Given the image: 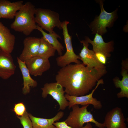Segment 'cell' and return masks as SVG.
Returning a JSON list of instances; mask_svg holds the SVG:
<instances>
[{"instance_id":"1","label":"cell","mask_w":128,"mask_h":128,"mask_svg":"<svg viewBox=\"0 0 128 128\" xmlns=\"http://www.w3.org/2000/svg\"><path fill=\"white\" fill-rule=\"evenodd\" d=\"M107 72L106 68H91L83 63L70 64L61 68L55 76L56 82L72 96L86 95Z\"/></svg>"},{"instance_id":"2","label":"cell","mask_w":128,"mask_h":128,"mask_svg":"<svg viewBox=\"0 0 128 128\" xmlns=\"http://www.w3.org/2000/svg\"><path fill=\"white\" fill-rule=\"evenodd\" d=\"M36 9L30 2L23 4L16 14L14 21L10 25V28L26 36L29 35L33 30L37 29L35 19Z\"/></svg>"},{"instance_id":"3","label":"cell","mask_w":128,"mask_h":128,"mask_svg":"<svg viewBox=\"0 0 128 128\" xmlns=\"http://www.w3.org/2000/svg\"><path fill=\"white\" fill-rule=\"evenodd\" d=\"M89 105H83L81 107L78 105L72 106V110L64 121L66 123L73 128H81L83 127L85 123H92L98 128H105L104 123L96 121L91 112L87 110Z\"/></svg>"},{"instance_id":"4","label":"cell","mask_w":128,"mask_h":128,"mask_svg":"<svg viewBox=\"0 0 128 128\" xmlns=\"http://www.w3.org/2000/svg\"><path fill=\"white\" fill-rule=\"evenodd\" d=\"M35 19L38 25L49 33H53L55 27L62 29V22L59 19V14L56 12L48 9L36 8Z\"/></svg>"},{"instance_id":"5","label":"cell","mask_w":128,"mask_h":128,"mask_svg":"<svg viewBox=\"0 0 128 128\" xmlns=\"http://www.w3.org/2000/svg\"><path fill=\"white\" fill-rule=\"evenodd\" d=\"M69 23V21L65 20L62 22L61 24L66 51L64 54L57 57L56 59L57 65L61 68L65 66L72 63L75 64L81 63L78 60L80 59V56L75 53L73 49L72 37L69 33L67 27Z\"/></svg>"},{"instance_id":"6","label":"cell","mask_w":128,"mask_h":128,"mask_svg":"<svg viewBox=\"0 0 128 128\" xmlns=\"http://www.w3.org/2000/svg\"><path fill=\"white\" fill-rule=\"evenodd\" d=\"M101 12L99 15L96 18L90 25L93 33H97L102 35L107 32L106 28L112 26L116 20V10L111 13L106 11L103 7L102 0L98 1Z\"/></svg>"},{"instance_id":"7","label":"cell","mask_w":128,"mask_h":128,"mask_svg":"<svg viewBox=\"0 0 128 128\" xmlns=\"http://www.w3.org/2000/svg\"><path fill=\"white\" fill-rule=\"evenodd\" d=\"M41 89L43 98L49 95L58 102L59 105V110H64L68 107L69 102L64 96L65 92L64 87L57 82L46 83Z\"/></svg>"},{"instance_id":"8","label":"cell","mask_w":128,"mask_h":128,"mask_svg":"<svg viewBox=\"0 0 128 128\" xmlns=\"http://www.w3.org/2000/svg\"><path fill=\"white\" fill-rule=\"evenodd\" d=\"M103 79H101L97 82L95 88L88 95L79 96H74L64 95L65 98L69 102L68 108L70 110L73 105H92L95 109L100 110L102 107V105L101 101L93 97V94L96 90L100 84H104Z\"/></svg>"},{"instance_id":"9","label":"cell","mask_w":128,"mask_h":128,"mask_svg":"<svg viewBox=\"0 0 128 128\" xmlns=\"http://www.w3.org/2000/svg\"><path fill=\"white\" fill-rule=\"evenodd\" d=\"M30 74L34 76H41L49 70L51 64L48 59L36 56L24 61Z\"/></svg>"},{"instance_id":"10","label":"cell","mask_w":128,"mask_h":128,"mask_svg":"<svg viewBox=\"0 0 128 128\" xmlns=\"http://www.w3.org/2000/svg\"><path fill=\"white\" fill-rule=\"evenodd\" d=\"M125 120L121 109L116 107L107 113L103 123L105 128H127Z\"/></svg>"},{"instance_id":"11","label":"cell","mask_w":128,"mask_h":128,"mask_svg":"<svg viewBox=\"0 0 128 128\" xmlns=\"http://www.w3.org/2000/svg\"><path fill=\"white\" fill-rule=\"evenodd\" d=\"M80 42L82 44L83 47L81 50L79 56L80 59L83 62L82 63L91 68H106L104 65L98 61L94 51L88 49V43L85 40L80 41Z\"/></svg>"},{"instance_id":"12","label":"cell","mask_w":128,"mask_h":128,"mask_svg":"<svg viewBox=\"0 0 128 128\" xmlns=\"http://www.w3.org/2000/svg\"><path fill=\"white\" fill-rule=\"evenodd\" d=\"M40 39L33 37H29L23 41L24 48L18 57L21 60H26L37 56L40 46Z\"/></svg>"},{"instance_id":"13","label":"cell","mask_w":128,"mask_h":128,"mask_svg":"<svg viewBox=\"0 0 128 128\" xmlns=\"http://www.w3.org/2000/svg\"><path fill=\"white\" fill-rule=\"evenodd\" d=\"M85 40L88 43L92 44L93 50L95 53H101L104 55L107 58L110 57V53L114 49V43L113 41L105 42L104 41L101 35L97 33L96 34L93 41L87 37H85Z\"/></svg>"},{"instance_id":"14","label":"cell","mask_w":128,"mask_h":128,"mask_svg":"<svg viewBox=\"0 0 128 128\" xmlns=\"http://www.w3.org/2000/svg\"><path fill=\"white\" fill-rule=\"evenodd\" d=\"M128 60L122 61L121 63L122 69L121 74L122 76L120 80L117 77H115L113 79L114 84L117 88L121 89L120 91L117 93L118 98L126 97L128 98Z\"/></svg>"},{"instance_id":"15","label":"cell","mask_w":128,"mask_h":128,"mask_svg":"<svg viewBox=\"0 0 128 128\" xmlns=\"http://www.w3.org/2000/svg\"><path fill=\"white\" fill-rule=\"evenodd\" d=\"M16 68L10 54L0 52V77L8 79L14 74Z\"/></svg>"},{"instance_id":"16","label":"cell","mask_w":128,"mask_h":128,"mask_svg":"<svg viewBox=\"0 0 128 128\" xmlns=\"http://www.w3.org/2000/svg\"><path fill=\"white\" fill-rule=\"evenodd\" d=\"M15 40L14 35L0 21V48L2 51L11 54L14 49Z\"/></svg>"},{"instance_id":"17","label":"cell","mask_w":128,"mask_h":128,"mask_svg":"<svg viewBox=\"0 0 128 128\" xmlns=\"http://www.w3.org/2000/svg\"><path fill=\"white\" fill-rule=\"evenodd\" d=\"M23 4L22 1L11 2L8 0H0V18H13Z\"/></svg>"},{"instance_id":"18","label":"cell","mask_w":128,"mask_h":128,"mask_svg":"<svg viewBox=\"0 0 128 128\" xmlns=\"http://www.w3.org/2000/svg\"><path fill=\"white\" fill-rule=\"evenodd\" d=\"M28 114L32 122L33 128H55L53 123L62 118L64 113L60 111L55 116L49 119L37 117L30 114Z\"/></svg>"},{"instance_id":"19","label":"cell","mask_w":128,"mask_h":128,"mask_svg":"<svg viewBox=\"0 0 128 128\" xmlns=\"http://www.w3.org/2000/svg\"><path fill=\"white\" fill-rule=\"evenodd\" d=\"M17 59L23 80V87L22 88L23 93V94L25 95L30 92V87L33 88L37 87V82L31 77L25 62L21 60L18 57L17 58Z\"/></svg>"},{"instance_id":"20","label":"cell","mask_w":128,"mask_h":128,"mask_svg":"<svg viewBox=\"0 0 128 128\" xmlns=\"http://www.w3.org/2000/svg\"><path fill=\"white\" fill-rule=\"evenodd\" d=\"M37 29L41 33L43 38L53 46L57 51L58 55L59 56L62 55L64 47L57 39L58 38L61 39V37L54 31L52 34L46 32L37 25Z\"/></svg>"},{"instance_id":"21","label":"cell","mask_w":128,"mask_h":128,"mask_svg":"<svg viewBox=\"0 0 128 128\" xmlns=\"http://www.w3.org/2000/svg\"><path fill=\"white\" fill-rule=\"evenodd\" d=\"M37 56L45 59L54 56L56 51L54 47L42 37Z\"/></svg>"},{"instance_id":"22","label":"cell","mask_w":128,"mask_h":128,"mask_svg":"<svg viewBox=\"0 0 128 128\" xmlns=\"http://www.w3.org/2000/svg\"><path fill=\"white\" fill-rule=\"evenodd\" d=\"M17 117L20 119L23 128H33L32 122L26 111L22 116H17Z\"/></svg>"},{"instance_id":"23","label":"cell","mask_w":128,"mask_h":128,"mask_svg":"<svg viewBox=\"0 0 128 128\" xmlns=\"http://www.w3.org/2000/svg\"><path fill=\"white\" fill-rule=\"evenodd\" d=\"M13 110L18 116H22L25 113L26 108L23 102H20L15 104Z\"/></svg>"},{"instance_id":"24","label":"cell","mask_w":128,"mask_h":128,"mask_svg":"<svg viewBox=\"0 0 128 128\" xmlns=\"http://www.w3.org/2000/svg\"><path fill=\"white\" fill-rule=\"evenodd\" d=\"M53 125L55 127V128H73L68 125L64 121L58 122H55L53 123ZM81 128H92V126L91 123H87L84 126Z\"/></svg>"},{"instance_id":"25","label":"cell","mask_w":128,"mask_h":128,"mask_svg":"<svg viewBox=\"0 0 128 128\" xmlns=\"http://www.w3.org/2000/svg\"><path fill=\"white\" fill-rule=\"evenodd\" d=\"M96 56L99 62L104 65L107 62V57L103 54L100 53H95Z\"/></svg>"},{"instance_id":"26","label":"cell","mask_w":128,"mask_h":128,"mask_svg":"<svg viewBox=\"0 0 128 128\" xmlns=\"http://www.w3.org/2000/svg\"><path fill=\"white\" fill-rule=\"evenodd\" d=\"M2 51V50L0 48V52Z\"/></svg>"},{"instance_id":"27","label":"cell","mask_w":128,"mask_h":128,"mask_svg":"<svg viewBox=\"0 0 128 128\" xmlns=\"http://www.w3.org/2000/svg\"></svg>"}]
</instances>
